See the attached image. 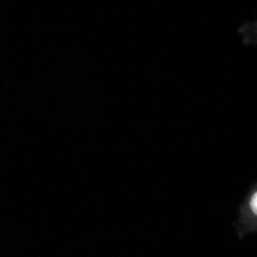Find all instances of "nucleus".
<instances>
[{"mask_svg": "<svg viewBox=\"0 0 257 257\" xmlns=\"http://www.w3.org/2000/svg\"><path fill=\"white\" fill-rule=\"evenodd\" d=\"M249 205H251V209H252V211L257 214V193L251 197V203H249Z\"/></svg>", "mask_w": 257, "mask_h": 257, "instance_id": "obj_1", "label": "nucleus"}]
</instances>
